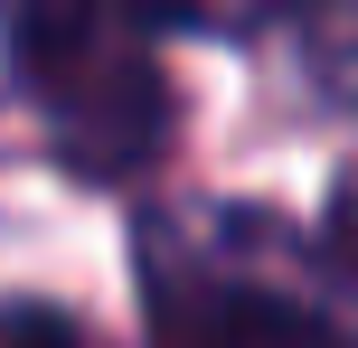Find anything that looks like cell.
<instances>
[{
    "mask_svg": "<svg viewBox=\"0 0 358 348\" xmlns=\"http://www.w3.org/2000/svg\"><path fill=\"white\" fill-rule=\"evenodd\" d=\"M142 0H0V47L76 179H142L170 142V85Z\"/></svg>",
    "mask_w": 358,
    "mask_h": 348,
    "instance_id": "cell-1",
    "label": "cell"
},
{
    "mask_svg": "<svg viewBox=\"0 0 358 348\" xmlns=\"http://www.w3.org/2000/svg\"><path fill=\"white\" fill-rule=\"evenodd\" d=\"M142 301H151V348H358L349 320L311 301L273 217H245V207L151 217Z\"/></svg>",
    "mask_w": 358,
    "mask_h": 348,
    "instance_id": "cell-2",
    "label": "cell"
},
{
    "mask_svg": "<svg viewBox=\"0 0 358 348\" xmlns=\"http://www.w3.org/2000/svg\"><path fill=\"white\" fill-rule=\"evenodd\" d=\"M292 47L302 75L330 113H358V0H302L292 10Z\"/></svg>",
    "mask_w": 358,
    "mask_h": 348,
    "instance_id": "cell-3",
    "label": "cell"
},
{
    "mask_svg": "<svg viewBox=\"0 0 358 348\" xmlns=\"http://www.w3.org/2000/svg\"><path fill=\"white\" fill-rule=\"evenodd\" d=\"M161 29H198V38H255L264 19L302 10V0H142Z\"/></svg>",
    "mask_w": 358,
    "mask_h": 348,
    "instance_id": "cell-4",
    "label": "cell"
},
{
    "mask_svg": "<svg viewBox=\"0 0 358 348\" xmlns=\"http://www.w3.org/2000/svg\"><path fill=\"white\" fill-rule=\"evenodd\" d=\"M0 348H94V339L48 301H0Z\"/></svg>",
    "mask_w": 358,
    "mask_h": 348,
    "instance_id": "cell-5",
    "label": "cell"
},
{
    "mask_svg": "<svg viewBox=\"0 0 358 348\" xmlns=\"http://www.w3.org/2000/svg\"><path fill=\"white\" fill-rule=\"evenodd\" d=\"M321 236H330V255H340V273H358V160L330 179V207H321Z\"/></svg>",
    "mask_w": 358,
    "mask_h": 348,
    "instance_id": "cell-6",
    "label": "cell"
}]
</instances>
